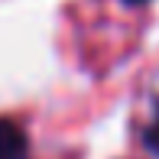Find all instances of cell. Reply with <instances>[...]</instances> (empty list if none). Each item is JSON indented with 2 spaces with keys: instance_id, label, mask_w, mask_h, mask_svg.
I'll return each instance as SVG.
<instances>
[{
  "instance_id": "obj_1",
  "label": "cell",
  "mask_w": 159,
  "mask_h": 159,
  "mask_svg": "<svg viewBox=\"0 0 159 159\" xmlns=\"http://www.w3.org/2000/svg\"><path fill=\"white\" fill-rule=\"evenodd\" d=\"M0 159H26V133L13 120H0Z\"/></svg>"
},
{
  "instance_id": "obj_2",
  "label": "cell",
  "mask_w": 159,
  "mask_h": 159,
  "mask_svg": "<svg viewBox=\"0 0 159 159\" xmlns=\"http://www.w3.org/2000/svg\"><path fill=\"white\" fill-rule=\"evenodd\" d=\"M149 146L159 153V114H156V120H153V127H149Z\"/></svg>"
},
{
  "instance_id": "obj_3",
  "label": "cell",
  "mask_w": 159,
  "mask_h": 159,
  "mask_svg": "<svg viewBox=\"0 0 159 159\" xmlns=\"http://www.w3.org/2000/svg\"><path fill=\"white\" fill-rule=\"evenodd\" d=\"M124 3H136V7H140V3H146V0H124Z\"/></svg>"
}]
</instances>
